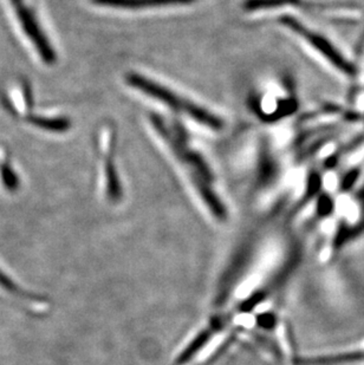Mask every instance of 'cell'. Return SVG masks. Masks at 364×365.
Instances as JSON below:
<instances>
[{
  "mask_svg": "<svg viewBox=\"0 0 364 365\" xmlns=\"http://www.w3.org/2000/svg\"><path fill=\"white\" fill-rule=\"evenodd\" d=\"M277 321L278 318L273 312H264L257 316L258 327L265 331L273 330L277 325Z\"/></svg>",
  "mask_w": 364,
  "mask_h": 365,
  "instance_id": "11",
  "label": "cell"
},
{
  "mask_svg": "<svg viewBox=\"0 0 364 365\" xmlns=\"http://www.w3.org/2000/svg\"><path fill=\"white\" fill-rule=\"evenodd\" d=\"M11 3L14 4L24 31L26 32L29 38L34 41L38 52L41 53V58L49 64L55 62V51L52 50L51 45L49 44L48 39L45 38L44 34L41 31L35 17L32 16L31 11L25 6L23 0H11Z\"/></svg>",
  "mask_w": 364,
  "mask_h": 365,
  "instance_id": "4",
  "label": "cell"
},
{
  "mask_svg": "<svg viewBox=\"0 0 364 365\" xmlns=\"http://www.w3.org/2000/svg\"><path fill=\"white\" fill-rule=\"evenodd\" d=\"M255 251L256 245L248 242L241 245V247L238 248L237 252L234 253L230 264L223 271V277H221L219 286H218L217 297H216L217 307H221L230 298L238 282H241L246 269L251 264Z\"/></svg>",
  "mask_w": 364,
  "mask_h": 365,
  "instance_id": "3",
  "label": "cell"
},
{
  "mask_svg": "<svg viewBox=\"0 0 364 365\" xmlns=\"http://www.w3.org/2000/svg\"><path fill=\"white\" fill-rule=\"evenodd\" d=\"M0 172H1L4 185H5L7 190H11V192H14V190H17L18 179L14 170H12L9 165H5L1 167Z\"/></svg>",
  "mask_w": 364,
  "mask_h": 365,
  "instance_id": "10",
  "label": "cell"
},
{
  "mask_svg": "<svg viewBox=\"0 0 364 365\" xmlns=\"http://www.w3.org/2000/svg\"><path fill=\"white\" fill-rule=\"evenodd\" d=\"M128 84L133 86L138 91L146 93L148 96L153 97L155 100L160 101L167 107L172 108L174 110L182 111L188 115L189 118L196 120L198 123L203 124L205 127L211 128L214 130H219L223 127L221 118L212 114L205 108L200 107L198 104L191 101L186 100L183 97H179L172 90L167 89L154 81L149 80L147 77L141 76L138 73H131L126 76Z\"/></svg>",
  "mask_w": 364,
  "mask_h": 365,
  "instance_id": "1",
  "label": "cell"
},
{
  "mask_svg": "<svg viewBox=\"0 0 364 365\" xmlns=\"http://www.w3.org/2000/svg\"><path fill=\"white\" fill-rule=\"evenodd\" d=\"M279 21L285 25L286 28H289L292 32L300 36L316 51L317 55L323 59L337 80L347 81L351 77L356 76L358 70L355 69L354 66H351V63L342 55V52L335 48V45L325 37L317 32L311 31L291 16H282Z\"/></svg>",
  "mask_w": 364,
  "mask_h": 365,
  "instance_id": "2",
  "label": "cell"
},
{
  "mask_svg": "<svg viewBox=\"0 0 364 365\" xmlns=\"http://www.w3.org/2000/svg\"><path fill=\"white\" fill-rule=\"evenodd\" d=\"M225 323L226 322L223 318L218 317L212 319L208 327H205L203 331H200L199 334L193 338V341H189L187 346L183 349V351L180 352L173 365H186L191 362L210 343L211 339L216 336V334L223 330Z\"/></svg>",
  "mask_w": 364,
  "mask_h": 365,
  "instance_id": "5",
  "label": "cell"
},
{
  "mask_svg": "<svg viewBox=\"0 0 364 365\" xmlns=\"http://www.w3.org/2000/svg\"><path fill=\"white\" fill-rule=\"evenodd\" d=\"M107 182H108V195L113 201H118L122 197V190H121L120 181L117 176L116 170L113 165L110 163L107 165Z\"/></svg>",
  "mask_w": 364,
  "mask_h": 365,
  "instance_id": "9",
  "label": "cell"
},
{
  "mask_svg": "<svg viewBox=\"0 0 364 365\" xmlns=\"http://www.w3.org/2000/svg\"><path fill=\"white\" fill-rule=\"evenodd\" d=\"M299 0H246L244 7L246 10H266L275 7L286 6V5H295Z\"/></svg>",
  "mask_w": 364,
  "mask_h": 365,
  "instance_id": "8",
  "label": "cell"
},
{
  "mask_svg": "<svg viewBox=\"0 0 364 365\" xmlns=\"http://www.w3.org/2000/svg\"><path fill=\"white\" fill-rule=\"evenodd\" d=\"M91 1L101 6L116 7L123 10H141L145 7L188 5L196 0H91Z\"/></svg>",
  "mask_w": 364,
  "mask_h": 365,
  "instance_id": "6",
  "label": "cell"
},
{
  "mask_svg": "<svg viewBox=\"0 0 364 365\" xmlns=\"http://www.w3.org/2000/svg\"><path fill=\"white\" fill-rule=\"evenodd\" d=\"M30 121L45 130L57 131V133H63L71 127L70 121L66 118H30Z\"/></svg>",
  "mask_w": 364,
  "mask_h": 365,
  "instance_id": "7",
  "label": "cell"
}]
</instances>
